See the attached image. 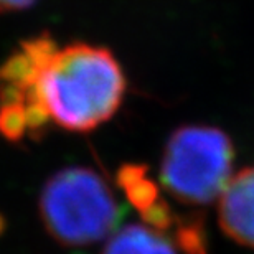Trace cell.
Returning a JSON list of instances; mask_svg holds the SVG:
<instances>
[{
  "mask_svg": "<svg viewBox=\"0 0 254 254\" xmlns=\"http://www.w3.org/2000/svg\"><path fill=\"white\" fill-rule=\"evenodd\" d=\"M235 147L225 132L213 126H182L165 142L160 184L175 200L208 205L228 185Z\"/></svg>",
  "mask_w": 254,
  "mask_h": 254,
  "instance_id": "3957f363",
  "label": "cell"
},
{
  "mask_svg": "<svg viewBox=\"0 0 254 254\" xmlns=\"http://www.w3.org/2000/svg\"><path fill=\"white\" fill-rule=\"evenodd\" d=\"M127 79L109 48L89 43L55 47L38 79V104L50 123L89 132L118 113Z\"/></svg>",
  "mask_w": 254,
  "mask_h": 254,
  "instance_id": "6da1fadb",
  "label": "cell"
},
{
  "mask_svg": "<svg viewBox=\"0 0 254 254\" xmlns=\"http://www.w3.org/2000/svg\"><path fill=\"white\" fill-rule=\"evenodd\" d=\"M118 185L127 201L135 208L145 225L177 240L193 220L179 216L164 200L159 185L150 179L145 167L126 164L118 172Z\"/></svg>",
  "mask_w": 254,
  "mask_h": 254,
  "instance_id": "5b68a950",
  "label": "cell"
},
{
  "mask_svg": "<svg viewBox=\"0 0 254 254\" xmlns=\"http://www.w3.org/2000/svg\"><path fill=\"white\" fill-rule=\"evenodd\" d=\"M2 228H3V218L0 216V231H2Z\"/></svg>",
  "mask_w": 254,
  "mask_h": 254,
  "instance_id": "9c48e42d",
  "label": "cell"
},
{
  "mask_svg": "<svg viewBox=\"0 0 254 254\" xmlns=\"http://www.w3.org/2000/svg\"><path fill=\"white\" fill-rule=\"evenodd\" d=\"M50 236L63 246L84 248L118 230L124 210L98 172L66 167L45 182L38 201Z\"/></svg>",
  "mask_w": 254,
  "mask_h": 254,
  "instance_id": "7a4b0ae2",
  "label": "cell"
},
{
  "mask_svg": "<svg viewBox=\"0 0 254 254\" xmlns=\"http://www.w3.org/2000/svg\"><path fill=\"white\" fill-rule=\"evenodd\" d=\"M37 0H0V13L8 12H20V10H27Z\"/></svg>",
  "mask_w": 254,
  "mask_h": 254,
  "instance_id": "ba28073f",
  "label": "cell"
},
{
  "mask_svg": "<svg viewBox=\"0 0 254 254\" xmlns=\"http://www.w3.org/2000/svg\"><path fill=\"white\" fill-rule=\"evenodd\" d=\"M48 33L23 40L0 64V134L18 142L37 135L50 124L38 104V79L57 47Z\"/></svg>",
  "mask_w": 254,
  "mask_h": 254,
  "instance_id": "277c9868",
  "label": "cell"
},
{
  "mask_svg": "<svg viewBox=\"0 0 254 254\" xmlns=\"http://www.w3.org/2000/svg\"><path fill=\"white\" fill-rule=\"evenodd\" d=\"M101 254H179L169 235L149 225H126L109 236Z\"/></svg>",
  "mask_w": 254,
  "mask_h": 254,
  "instance_id": "52a82bcc",
  "label": "cell"
},
{
  "mask_svg": "<svg viewBox=\"0 0 254 254\" xmlns=\"http://www.w3.org/2000/svg\"><path fill=\"white\" fill-rule=\"evenodd\" d=\"M221 230L243 246L254 248V165L231 177L220 195Z\"/></svg>",
  "mask_w": 254,
  "mask_h": 254,
  "instance_id": "8992f818",
  "label": "cell"
}]
</instances>
